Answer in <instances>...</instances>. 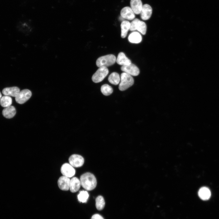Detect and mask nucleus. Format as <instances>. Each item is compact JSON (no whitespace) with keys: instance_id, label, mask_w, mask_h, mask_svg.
Segmentation results:
<instances>
[{"instance_id":"10","label":"nucleus","mask_w":219,"mask_h":219,"mask_svg":"<svg viewBox=\"0 0 219 219\" xmlns=\"http://www.w3.org/2000/svg\"><path fill=\"white\" fill-rule=\"evenodd\" d=\"M152 9L151 7L148 4L143 5L140 15L141 19L144 20L150 19L152 13Z\"/></svg>"},{"instance_id":"27","label":"nucleus","mask_w":219,"mask_h":219,"mask_svg":"<svg viewBox=\"0 0 219 219\" xmlns=\"http://www.w3.org/2000/svg\"><path fill=\"white\" fill-rule=\"evenodd\" d=\"M91 219H104L100 215L96 214L93 215L91 217Z\"/></svg>"},{"instance_id":"16","label":"nucleus","mask_w":219,"mask_h":219,"mask_svg":"<svg viewBox=\"0 0 219 219\" xmlns=\"http://www.w3.org/2000/svg\"><path fill=\"white\" fill-rule=\"evenodd\" d=\"M116 61L118 64L122 66L129 65L131 63L130 60L122 52L118 54Z\"/></svg>"},{"instance_id":"2","label":"nucleus","mask_w":219,"mask_h":219,"mask_svg":"<svg viewBox=\"0 0 219 219\" xmlns=\"http://www.w3.org/2000/svg\"><path fill=\"white\" fill-rule=\"evenodd\" d=\"M134 82V79L131 75L127 73L123 72L121 75L119 89L121 91L125 90L132 86Z\"/></svg>"},{"instance_id":"28","label":"nucleus","mask_w":219,"mask_h":219,"mask_svg":"<svg viewBox=\"0 0 219 219\" xmlns=\"http://www.w3.org/2000/svg\"><path fill=\"white\" fill-rule=\"evenodd\" d=\"M2 97V94L1 93V92H0V99H1Z\"/></svg>"},{"instance_id":"14","label":"nucleus","mask_w":219,"mask_h":219,"mask_svg":"<svg viewBox=\"0 0 219 219\" xmlns=\"http://www.w3.org/2000/svg\"><path fill=\"white\" fill-rule=\"evenodd\" d=\"M81 185L80 180L74 177L70 180L69 189L72 193H75L79 189Z\"/></svg>"},{"instance_id":"13","label":"nucleus","mask_w":219,"mask_h":219,"mask_svg":"<svg viewBox=\"0 0 219 219\" xmlns=\"http://www.w3.org/2000/svg\"><path fill=\"white\" fill-rule=\"evenodd\" d=\"M20 90L17 87L6 88L2 91L3 94L6 96L16 97L19 93Z\"/></svg>"},{"instance_id":"20","label":"nucleus","mask_w":219,"mask_h":219,"mask_svg":"<svg viewBox=\"0 0 219 219\" xmlns=\"http://www.w3.org/2000/svg\"><path fill=\"white\" fill-rule=\"evenodd\" d=\"M108 80L111 84L114 85H117L120 81V78L118 73L113 72L109 76Z\"/></svg>"},{"instance_id":"15","label":"nucleus","mask_w":219,"mask_h":219,"mask_svg":"<svg viewBox=\"0 0 219 219\" xmlns=\"http://www.w3.org/2000/svg\"><path fill=\"white\" fill-rule=\"evenodd\" d=\"M16 113V109L14 106H10L5 107L2 110V114L6 118L10 119L13 117Z\"/></svg>"},{"instance_id":"6","label":"nucleus","mask_w":219,"mask_h":219,"mask_svg":"<svg viewBox=\"0 0 219 219\" xmlns=\"http://www.w3.org/2000/svg\"><path fill=\"white\" fill-rule=\"evenodd\" d=\"M69 164L73 167H79L84 164V160L83 158L80 155L73 154L69 158Z\"/></svg>"},{"instance_id":"25","label":"nucleus","mask_w":219,"mask_h":219,"mask_svg":"<svg viewBox=\"0 0 219 219\" xmlns=\"http://www.w3.org/2000/svg\"><path fill=\"white\" fill-rule=\"evenodd\" d=\"M137 30L143 35L145 34L147 30V26L144 22L140 21L138 24Z\"/></svg>"},{"instance_id":"7","label":"nucleus","mask_w":219,"mask_h":219,"mask_svg":"<svg viewBox=\"0 0 219 219\" xmlns=\"http://www.w3.org/2000/svg\"><path fill=\"white\" fill-rule=\"evenodd\" d=\"M61 171L63 176L71 178L75 175V170L74 167L70 164L65 163L61 166Z\"/></svg>"},{"instance_id":"9","label":"nucleus","mask_w":219,"mask_h":219,"mask_svg":"<svg viewBox=\"0 0 219 219\" xmlns=\"http://www.w3.org/2000/svg\"><path fill=\"white\" fill-rule=\"evenodd\" d=\"M70 182V179L69 178L63 176L58 179V185L61 190L67 191L69 189Z\"/></svg>"},{"instance_id":"19","label":"nucleus","mask_w":219,"mask_h":219,"mask_svg":"<svg viewBox=\"0 0 219 219\" xmlns=\"http://www.w3.org/2000/svg\"><path fill=\"white\" fill-rule=\"evenodd\" d=\"M121 28V37L125 38L127 36V32L130 29V23L127 20L122 21L120 25Z\"/></svg>"},{"instance_id":"22","label":"nucleus","mask_w":219,"mask_h":219,"mask_svg":"<svg viewBox=\"0 0 219 219\" xmlns=\"http://www.w3.org/2000/svg\"><path fill=\"white\" fill-rule=\"evenodd\" d=\"M105 201L103 197L101 196H99L96 199V206L98 210H101L104 208Z\"/></svg>"},{"instance_id":"24","label":"nucleus","mask_w":219,"mask_h":219,"mask_svg":"<svg viewBox=\"0 0 219 219\" xmlns=\"http://www.w3.org/2000/svg\"><path fill=\"white\" fill-rule=\"evenodd\" d=\"M101 91L104 95L108 96L112 93L113 92V89L110 85L107 84H105L101 86Z\"/></svg>"},{"instance_id":"12","label":"nucleus","mask_w":219,"mask_h":219,"mask_svg":"<svg viewBox=\"0 0 219 219\" xmlns=\"http://www.w3.org/2000/svg\"><path fill=\"white\" fill-rule=\"evenodd\" d=\"M130 5L135 14L137 15L140 13L143 6L141 0H131Z\"/></svg>"},{"instance_id":"3","label":"nucleus","mask_w":219,"mask_h":219,"mask_svg":"<svg viewBox=\"0 0 219 219\" xmlns=\"http://www.w3.org/2000/svg\"><path fill=\"white\" fill-rule=\"evenodd\" d=\"M116 61V57L112 54L102 56L98 58L96 61L97 67H107L114 64Z\"/></svg>"},{"instance_id":"23","label":"nucleus","mask_w":219,"mask_h":219,"mask_svg":"<svg viewBox=\"0 0 219 219\" xmlns=\"http://www.w3.org/2000/svg\"><path fill=\"white\" fill-rule=\"evenodd\" d=\"M89 194L86 191H82L79 192L78 195V201L82 203H86L89 198Z\"/></svg>"},{"instance_id":"18","label":"nucleus","mask_w":219,"mask_h":219,"mask_svg":"<svg viewBox=\"0 0 219 219\" xmlns=\"http://www.w3.org/2000/svg\"><path fill=\"white\" fill-rule=\"evenodd\" d=\"M128 39L130 43H138L141 41L142 37L139 32L135 31L132 32L129 35Z\"/></svg>"},{"instance_id":"4","label":"nucleus","mask_w":219,"mask_h":219,"mask_svg":"<svg viewBox=\"0 0 219 219\" xmlns=\"http://www.w3.org/2000/svg\"><path fill=\"white\" fill-rule=\"evenodd\" d=\"M109 70L107 67H102L99 68L93 75L92 81L95 83H99L102 81L107 75Z\"/></svg>"},{"instance_id":"21","label":"nucleus","mask_w":219,"mask_h":219,"mask_svg":"<svg viewBox=\"0 0 219 219\" xmlns=\"http://www.w3.org/2000/svg\"><path fill=\"white\" fill-rule=\"evenodd\" d=\"M12 103V98L8 96L5 95L2 96L0 100L1 105L5 108L11 106Z\"/></svg>"},{"instance_id":"17","label":"nucleus","mask_w":219,"mask_h":219,"mask_svg":"<svg viewBox=\"0 0 219 219\" xmlns=\"http://www.w3.org/2000/svg\"><path fill=\"white\" fill-rule=\"evenodd\" d=\"M198 194L200 198L203 200H208L211 196V192L209 189L206 187L200 188L199 190Z\"/></svg>"},{"instance_id":"8","label":"nucleus","mask_w":219,"mask_h":219,"mask_svg":"<svg viewBox=\"0 0 219 219\" xmlns=\"http://www.w3.org/2000/svg\"><path fill=\"white\" fill-rule=\"evenodd\" d=\"M121 69L122 71L131 75L136 76L140 73L139 68L136 65L132 63L129 65L122 66Z\"/></svg>"},{"instance_id":"11","label":"nucleus","mask_w":219,"mask_h":219,"mask_svg":"<svg viewBox=\"0 0 219 219\" xmlns=\"http://www.w3.org/2000/svg\"><path fill=\"white\" fill-rule=\"evenodd\" d=\"M121 16L126 19L132 20L134 19L135 13L131 7L126 6L123 7L120 11Z\"/></svg>"},{"instance_id":"5","label":"nucleus","mask_w":219,"mask_h":219,"mask_svg":"<svg viewBox=\"0 0 219 219\" xmlns=\"http://www.w3.org/2000/svg\"><path fill=\"white\" fill-rule=\"evenodd\" d=\"M32 95L31 91L28 89L22 90L18 95L15 97L16 102L20 104H22L27 101Z\"/></svg>"},{"instance_id":"1","label":"nucleus","mask_w":219,"mask_h":219,"mask_svg":"<svg viewBox=\"0 0 219 219\" xmlns=\"http://www.w3.org/2000/svg\"><path fill=\"white\" fill-rule=\"evenodd\" d=\"M80 180L81 185L85 189L90 191L94 189L97 185V180L94 175L90 172H86L82 175Z\"/></svg>"},{"instance_id":"26","label":"nucleus","mask_w":219,"mask_h":219,"mask_svg":"<svg viewBox=\"0 0 219 219\" xmlns=\"http://www.w3.org/2000/svg\"><path fill=\"white\" fill-rule=\"evenodd\" d=\"M140 21V20L136 18L134 19L132 22L130 23V30L131 31L137 30L138 24Z\"/></svg>"}]
</instances>
